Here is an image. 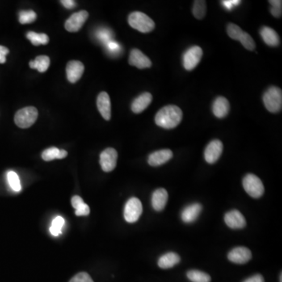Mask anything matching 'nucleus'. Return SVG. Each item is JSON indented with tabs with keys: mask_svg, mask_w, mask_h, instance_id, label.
<instances>
[{
	"mask_svg": "<svg viewBox=\"0 0 282 282\" xmlns=\"http://www.w3.org/2000/svg\"><path fill=\"white\" fill-rule=\"evenodd\" d=\"M243 282H265L263 277L261 275H256L250 277Z\"/></svg>",
	"mask_w": 282,
	"mask_h": 282,
	"instance_id": "39",
	"label": "nucleus"
},
{
	"mask_svg": "<svg viewBox=\"0 0 282 282\" xmlns=\"http://www.w3.org/2000/svg\"><path fill=\"white\" fill-rule=\"evenodd\" d=\"M152 99L153 98H152V94L148 92L139 96L138 98H136L132 102V107H131L132 112L136 113V114L143 112L148 106L150 105Z\"/></svg>",
	"mask_w": 282,
	"mask_h": 282,
	"instance_id": "20",
	"label": "nucleus"
},
{
	"mask_svg": "<svg viewBox=\"0 0 282 282\" xmlns=\"http://www.w3.org/2000/svg\"><path fill=\"white\" fill-rule=\"evenodd\" d=\"M271 3V13L275 18H282V1L281 0H270Z\"/></svg>",
	"mask_w": 282,
	"mask_h": 282,
	"instance_id": "33",
	"label": "nucleus"
},
{
	"mask_svg": "<svg viewBox=\"0 0 282 282\" xmlns=\"http://www.w3.org/2000/svg\"><path fill=\"white\" fill-rule=\"evenodd\" d=\"M230 103L224 97H218L212 104V112L218 119H224L229 114Z\"/></svg>",
	"mask_w": 282,
	"mask_h": 282,
	"instance_id": "19",
	"label": "nucleus"
},
{
	"mask_svg": "<svg viewBox=\"0 0 282 282\" xmlns=\"http://www.w3.org/2000/svg\"><path fill=\"white\" fill-rule=\"evenodd\" d=\"M8 53H9V50L6 47L0 46V64H4L6 62V56Z\"/></svg>",
	"mask_w": 282,
	"mask_h": 282,
	"instance_id": "36",
	"label": "nucleus"
},
{
	"mask_svg": "<svg viewBox=\"0 0 282 282\" xmlns=\"http://www.w3.org/2000/svg\"><path fill=\"white\" fill-rule=\"evenodd\" d=\"M187 276L192 282H211V277L208 274L197 270L189 271Z\"/></svg>",
	"mask_w": 282,
	"mask_h": 282,
	"instance_id": "26",
	"label": "nucleus"
},
{
	"mask_svg": "<svg viewBox=\"0 0 282 282\" xmlns=\"http://www.w3.org/2000/svg\"><path fill=\"white\" fill-rule=\"evenodd\" d=\"M50 64H51V60H50L49 56H38L35 60H31L29 62V66L31 68L33 69H37L39 72H45L49 68Z\"/></svg>",
	"mask_w": 282,
	"mask_h": 282,
	"instance_id": "23",
	"label": "nucleus"
},
{
	"mask_svg": "<svg viewBox=\"0 0 282 282\" xmlns=\"http://www.w3.org/2000/svg\"><path fill=\"white\" fill-rule=\"evenodd\" d=\"M89 14L86 10H81L72 14L64 24L67 31L70 32H76L79 31L87 20Z\"/></svg>",
	"mask_w": 282,
	"mask_h": 282,
	"instance_id": "9",
	"label": "nucleus"
},
{
	"mask_svg": "<svg viewBox=\"0 0 282 282\" xmlns=\"http://www.w3.org/2000/svg\"><path fill=\"white\" fill-rule=\"evenodd\" d=\"M143 206L141 202L136 198H131L127 202L124 208V218L129 224L136 222L142 214Z\"/></svg>",
	"mask_w": 282,
	"mask_h": 282,
	"instance_id": "6",
	"label": "nucleus"
},
{
	"mask_svg": "<svg viewBox=\"0 0 282 282\" xmlns=\"http://www.w3.org/2000/svg\"><path fill=\"white\" fill-rule=\"evenodd\" d=\"M203 51L200 47L195 46L187 50L183 56V64L185 69L191 71L196 68L203 57Z\"/></svg>",
	"mask_w": 282,
	"mask_h": 282,
	"instance_id": "7",
	"label": "nucleus"
},
{
	"mask_svg": "<svg viewBox=\"0 0 282 282\" xmlns=\"http://www.w3.org/2000/svg\"><path fill=\"white\" fill-rule=\"evenodd\" d=\"M69 282H94V281L87 273L82 272L73 277Z\"/></svg>",
	"mask_w": 282,
	"mask_h": 282,
	"instance_id": "34",
	"label": "nucleus"
},
{
	"mask_svg": "<svg viewBox=\"0 0 282 282\" xmlns=\"http://www.w3.org/2000/svg\"><path fill=\"white\" fill-rule=\"evenodd\" d=\"M180 261V257L175 253H168L164 254L158 259V267L162 269H169L178 264Z\"/></svg>",
	"mask_w": 282,
	"mask_h": 282,
	"instance_id": "22",
	"label": "nucleus"
},
{
	"mask_svg": "<svg viewBox=\"0 0 282 282\" xmlns=\"http://www.w3.org/2000/svg\"><path fill=\"white\" fill-rule=\"evenodd\" d=\"M90 207L86 203L81 205L78 208L76 209V215L78 216H86L90 214Z\"/></svg>",
	"mask_w": 282,
	"mask_h": 282,
	"instance_id": "35",
	"label": "nucleus"
},
{
	"mask_svg": "<svg viewBox=\"0 0 282 282\" xmlns=\"http://www.w3.org/2000/svg\"><path fill=\"white\" fill-rule=\"evenodd\" d=\"M118 152L112 148H108L102 152L100 156V164L106 173L112 171L116 167Z\"/></svg>",
	"mask_w": 282,
	"mask_h": 282,
	"instance_id": "8",
	"label": "nucleus"
},
{
	"mask_svg": "<svg viewBox=\"0 0 282 282\" xmlns=\"http://www.w3.org/2000/svg\"><path fill=\"white\" fill-rule=\"evenodd\" d=\"M128 22L132 28H134V29L137 30L142 33L151 32L155 27L154 21L146 14L140 11L131 13L128 16Z\"/></svg>",
	"mask_w": 282,
	"mask_h": 282,
	"instance_id": "2",
	"label": "nucleus"
},
{
	"mask_svg": "<svg viewBox=\"0 0 282 282\" xmlns=\"http://www.w3.org/2000/svg\"><path fill=\"white\" fill-rule=\"evenodd\" d=\"M97 105L103 119L107 121L110 120L111 116V100L106 92H102L98 95Z\"/></svg>",
	"mask_w": 282,
	"mask_h": 282,
	"instance_id": "16",
	"label": "nucleus"
},
{
	"mask_svg": "<svg viewBox=\"0 0 282 282\" xmlns=\"http://www.w3.org/2000/svg\"><path fill=\"white\" fill-rule=\"evenodd\" d=\"M60 2L62 3L64 7L67 8L68 10H72L76 6V2L73 0H61Z\"/></svg>",
	"mask_w": 282,
	"mask_h": 282,
	"instance_id": "38",
	"label": "nucleus"
},
{
	"mask_svg": "<svg viewBox=\"0 0 282 282\" xmlns=\"http://www.w3.org/2000/svg\"><path fill=\"white\" fill-rule=\"evenodd\" d=\"M38 115V110L35 107H24L16 113L14 122L20 128H29L37 120Z\"/></svg>",
	"mask_w": 282,
	"mask_h": 282,
	"instance_id": "5",
	"label": "nucleus"
},
{
	"mask_svg": "<svg viewBox=\"0 0 282 282\" xmlns=\"http://www.w3.org/2000/svg\"><path fill=\"white\" fill-rule=\"evenodd\" d=\"M64 225V219L61 216H56L53 220L52 225L50 228V231L53 236L60 235L62 231V228Z\"/></svg>",
	"mask_w": 282,
	"mask_h": 282,
	"instance_id": "30",
	"label": "nucleus"
},
{
	"mask_svg": "<svg viewBox=\"0 0 282 282\" xmlns=\"http://www.w3.org/2000/svg\"><path fill=\"white\" fill-rule=\"evenodd\" d=\"M224 150V145L219 140H212L207 145L204 152L205 159L208 163L213 164L218 161Z\"/></svg>",
	"mask_w": 282,
	"mask_h": 282,
	"instance_id": "10",
	"label": "nucleus"
},
{
	"mask_svg": "<svg viewBox=\"0 0 282 282\" xmlns=\"http://www.w3.org/2000/svg\"><path fill=\"white\" fill-rule=\"evenodd\" d=\"M244 189L253 199H259L264 193V186L259 177L249 173L242 180Z\"/></svg>",
	"mask_w": 282,
	"mask_h": 282,
	"instance_id": "4",
	"label": "nucleus"
},
{
	"mask_svg": "<svg viewBox=\"0 0 282 282\" xmlns=\"http://www.w3.org/2000/svg\"><path fill=\"white\" fill-rule=\"evenodd\" d=\"M8 183L10 184L13 191L18 192L22 190V185L20 182L19 177L18 174L14 171L8 172L7 173Z\"/></svg>",
	"mask_w": 282,
	"mask_h": 282,
	"instance_id": "27",
	"label": "nucleus"
},
{
	"mask_svg": "<svg viewBox=\"0 0 282 282\" xmlns=\"http://www.w3.org/2000/svg\"><path fill=\"white\" fill-rule=\"evenodd\" d=\"M227 31H228L230 37L232 39H234V40H238V41L245 32L239 26L233 23L228 24Z\"/></svg>",
	"mask_w": 282,
	"mask_h": 282,
	"instance_id": "28",
	"label": "nucleus"
},
{
	"mask_svg": "<svg viewBox=\"0 0 282 282\" xmlns=\"http://www.w3.org/2000/svg\"><path fill=\"white\" fill-rule=\"evenodd\" d=\"M224 221L230 228L233 230L242 229L246 226V220L243 215L236 209L227 212Z\"/></svg>",
	"mask_w": 282,
	"mask_h": 282,
	"instance_id": "11",
	"label": "nucleus"
},
{
	"mask_svg": "<svg viewBox=\"0 0 282 282\" xmlns=\"http://www.w3.org/2000/svg\"><path fill=\"white\" fill-rule=\"evenodd\" d=\"M37 15L33 10H22L19 13V22L22 25L32 23L35 22Z\"/></svg>",
	"mask_w": 282,
	"mask_h": 282,
	"instance_id": "29",
	"label": "nucleus"
},
{
	"mask_svg": "<svg viewBox=\"0 0 282 282\" xmlns=\"http://www.w3.org/2000/svg\"><path fill=\"white\" fill-rule=\"evenodd\" d=\"M68 155V152L65 150H60L59 152L58 159H62V158H66Z\"/></svg>",
	"mask_w": 282,
	"mask_h": 282,
	"instance_id": "40",
	"label": "nucleus"
},
{
	"mask_svg": "<svg viewBox=\"0 0 282 282\" xmlns=\"http://www.w3.org/2000/svg\"><path fill=\"white\" fill-rule=\"evenodd\" d=\"M239 41L241 42V44L243 45V47H245V49L248 50V51H252L255 50V42H254L251 35H249V34L246 33V32H244V34L242 35V36H241Z\"/></svg>",
	"mask_w": 282,
	"mask_h": 282,
	"instance_id": "32",
	"label": "nucleus"
},
{
	"mask_svg": "<svg viewBox=\"0 0 282 282\" xmlns=\"http://www.w3.org/2000/svg\"><path fill=\"white\" fill-rule=\"evenodd\" d=\"M168 198H169V195L166 189L159 188L154 191L152 195V207L154 210L157 212L163 210L167 203Z\"/></svg>",
	"mask_w": 282,
	"mask_h": 282,
	"instance_id": "18",
	"label": "nucleus"
},
{
	"mask_svg": "<svg viewBox=\"0 0 282 282\" xmlns=\"http://www.w3.org/2000/svg\"><path fill=\"white\" fill-rule=\"evenodd\" d=\"M84 202L82 200V198L78 195H76V196L72 197V205L73 208H78V207L81 205L83 204Z\"/></svg>",
	"mask_w": 282,
	"mask_h": 282,
	"instance_id": "37",
	"label": "nucleus"
},
{
	"mask_svg": "<svg viewBox=\"0 0 282 282\" xmlns=\"http://www.w3.org/2000/svg\"><path fill=\"white\" fill-rule=\"evenodd\" d=\"M26 37L29 39L34 46L38 47L39 45H47L49 43L50 39L48 35L43 33H36L34 31H28Z\"/></svg>",
	"mask_w": 282,
	"mask_h": 282,
	"instance_id": "24",
	"label": "nucleus"
},
{
	"mask_svg": "<svg viewBox=\"0 0 282 282\" xmlns=\"http://www.w3.org/2000/svg\"><path fill=\"white\" fill-rule=\"evenodd\" d=\"M259 33L264 43L269 47H278L280 43L279 35L271 27L265 26L261 28Z\"/></svg>",
	"mask_w": 282,
	"mask_h": 282,
	"instance_id": "21",
	"label": "nucleus"
},
{
	"mask_svg": "<svg viewBox=\"0 0 282 282\" xmlns=\"http://www.w3.org/2000/svg\"><path fill=\"white\" fill-rule=\"evenodd\" d=\"M183 119V112L179 107L167 105L160 109L155 115V123L166 129L176 128Z\"/></svg>",
	"mask_w": 282,
	"mask_h": 282,
	"instance_id": "1",
	"label": "nucleus"
},
{
	"mask_svg": "<svg viewBox=\"0 0 282 282\" xmlns=\"http://www.w3.org/2000/svg\"><path fill=\"white\" fill-rule=\"evenodd\" d=\"M203 210V206L199 203L189 205L181 213V219L186 224H191L199 218V214Z\"/></svg>",
	"mask_w": 282,
	"mask_h": 282,
	"instance_id": "17",
	"label": "nucleus"
},
{
	"mask_svg": "<svg viewBox=\"0 0 282 282\" xmlns=\"http://www.w3.org/2000/svg\"><path fill=\"white\" fill-rule=\"evenodd\" d=\"M83 64L78 60H71L67 64L66 72L68 80L72 83H76L81 78L84 72Z\"/></svg>",
	"mask_w": 282,
	"mask_h": 282,
	"instance_id": "14",
	"label": "nucleus"
},
{
	"mask_svg": "<svg viewBox=\"0 0 282 282\" xmlns=\"http://www.w3.org/2000/svg\"><path fill=\"white\" fill-rule=\"evenodd\" d=\"M128 64L132 66L136 67L140 69L148 68L152 67V61L146 55L138 49H133L131 51L129 57H128Z\"/></svg>",
	"mask_w": 282,
	"mask_h": 282,
	"instance_id": "12",
	"label": "nucleus"
},
{
	"mask_svg": "<svg viewBox=\"0 0 282 282\" xmlns=\"http://www.w3.org/2000/svg\"><path fill=\"white\" fill-rule=\"evenodd\" d=\"M108 47H109V49L111 50H116L119 48V47H118L116 43H112V42H111V43H109V44H108Z\"/></svg>",
	"mask_w": 282,
	"mask_h": 282,
	"instance_id": "41",
	"label": "nucleus"
},
{
	"mask_svg": "<svg viewBox=\"0 0 282 282\" xmlns=\"http://www.w3.org/2000/svg\"><path fill=\"white\" fill-rule=\"evenodd\" d=\"M173 157V152L169 149H162L153 152L148 157V164L150 166H162L163 164L169 162Z\"/></svg>",
	"mask_w": 282,
	"mask_h": 282,
	"instance_id": "15",
	"label": "nucleus"
},
{
	"mask_svg": "<svg viewBox=\"0 0 282 282\" xmlns=\"http://www.w3.org/2000/svg\"><path fill=\"white\" fill-rule=\"evenodd\" d=\"M206 2L203 0H196L194 2L192 13L197 19L202 20L205 18L206 14Z\"/></svg>",
	"mask_w": 282,
	"mask_h": 282,
	"instance_id": "25",
	"label": "nucleus"
},
{
	"mask_svg": "<svg viewBox=\"0 0 282 282\" xmlns=\"http://www.w3.org/2000/svg\"><path fill=\"white\" fill-rule=\"evenodd\" d=\"M228 259L232 263L237 264H244L252 259V253L249 249L245 247H237L232 249L228 253Z\"/></svg>",
	"mask_w": 282,
	"mask_h": 282,
	"instance_id": "13",
	"label": "nucleus"
},
{
	"mask_svg": "<svg viewBox=\"0 0 282 282\" xmlns=\"http://www.w3.org/2000/svg\"><path fill=\"white\" fill-rule=\"evenodd\" d=\"M263 101L265 107L270 112H279L282 107V90L277 86H271L263 94Z\"/></svg>",
	"mask_w": 282,
	"mask_h": 282,
	"instance_id": "3",
	"label": "nucleus"
},
{
	"mask_svg": "<svg viewBox=\"0 0 282 282\" xmlns=\"http://www.w3.org/2000/svg\"><path fill=\"white\" fill-rule=\"evenodd\" d=\"M282 275H280V282H282Z\"/></svg>",
	"mask_w": 282,
	"mask_h": 282,
	"instance_id": "42",
	"label": "nucleus"
},
{
	"mask_svg": "<svg viewBox=\"0 0 282 282\" xmlns=\"http://www.w3.org/2000/svg\"><path fill=\"white\" fill-rule=\"evenodd\" d=\"M59 152L60 149L55 147L52 148H47L42 154V158L44 161L50 162L52 160L58 159Z\"/></svg>",
	"mask_w": 282,
	"mask_h": 282,
	"instance_id": "31",
	"label": "nucleus"
}]
</instances>
